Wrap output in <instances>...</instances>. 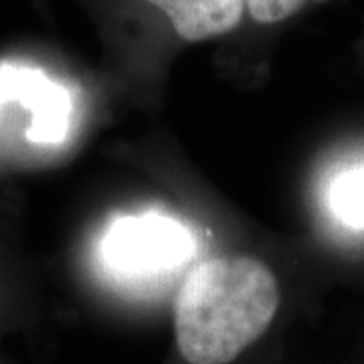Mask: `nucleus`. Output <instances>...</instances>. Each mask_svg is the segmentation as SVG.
<instances>
[{"label": "nucleus", "instance_id": "f257e3e1", "mask_svg": "<svg viewBox=\"0 0 364 364\" xmlns=\"http://www.w3.org/2000/svg\"><path fill=\"white\" fill-rule=\"evenodd\" d=\"M279 306L272 269L247 255L200 261L174 301V334L188 364H229L269 328Z\"/></svg>", "mask_w": 364, "mask_h": 364}, {"label": "nucleus", "instance_id": "f03ea898", "mask_svg": "<svg viewBox=\"0 0 364 364\" xmlns=\"http://www.w3.org/2000/svg\"><path fill=\"white\" fill-rule=\"evenodd\" d=\"M164 219H130L105 239L109 267L126 277H148L172 269L188 253V237Z\"/></svg>", "mask_w": 364, "mask_h": 364}, {"label": "nucleus", "instance_id": "7ed1b4c3", "mask_svg": "<svg viewBox=\"0 0 364 364\" xmlns=\"http://www.w3.org/2000/svg\"><path fill=\"white\" fill-rule=\"evenodd\" d=\"M162 14L186 43L215 39L235 31L245 16V0H142Z\"/></svg>", "mask_w": 364, "mask_h": 364}, {"label": "nucleus", "instance_id": "20e7f679", "mask_svg": "<svg viewBox=\"0 0 364 364\" xmlns=\"http://www.w3.org/2000/svg\"><path fill=\"white\" fill-rule=\"evenodd\" d=\"M326 203L342 227L364 233V160L348 162L334 172L326 188Z\"/></svg>", "mask_w": 364, "mask_h": 364}, {"label": "nucleus", "instance_id": "39448f33", "mask_svg": "<svg viewBox=\"0 0 364 364\" xmlns=\"http://www.w3.org/2000/svg\"><path fill=\"white\" fill-rule=\"evenodd\" d=\"M328 0H245V14L257 25H277L296 16L310 4Z\"/></svg>", "mask_w": 364, "mask_h": 364}]
</instances>
